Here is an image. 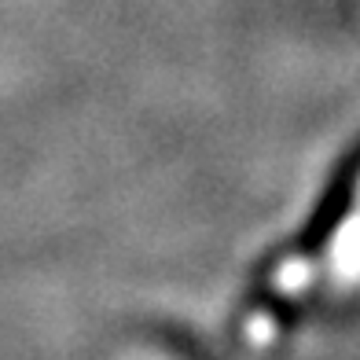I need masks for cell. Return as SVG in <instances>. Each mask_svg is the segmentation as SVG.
Returning <instances> with one entry per match:
<instances>
[{"label":"cell","mask_w":360,"mask_h":360,"mask_svg":"<svg viewBox=\"0 0 360 360\" xmlns=\"http://www.w3.org/2000/svg\"><path fill=\"white\" fill-rule=\"evenodd\" d=\"M327 257H331V272H335L338 283L360 280V210L338 224V232H335V239H331V250H327Z\"/></svg>","instance_id":"1"},{"label":"cell","mask_w":360,"mask_h":360,"mask_svg":"<svg viewBox=\"0 0 360 360\" xmlns=\"http://www.w3.org/2000/svg\"><path fill=\"white\" fill-rule=\"evenodd\" d=\"M313 280H316V265H313V261H287V265H280V269H276V276H272V283L280 287V290H287V294L309 290V287H313Z\"/></svg>","instance_id":"2"},{"label":"cell","mask_w":360,"mask_h":360,"mask_svg":"<svg viewBox=\"0 0 360 360\" xmlns=\"http://www.w3.org/2000/svg\"><path fill=\"white\" fill-rule=\"evenodd\" d=\"M356 210H360V188H356Z\"/></svg>","instance_id":"3"}]
</instances>
